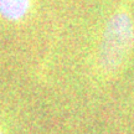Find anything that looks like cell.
<instances>
[{"label": "cell", "mask_w": 134, "mask_h": 134, "mask_svg": "<svg viewBox=\"0 0 134 134\" xmlns=\"http://www.w3.org/2000/svg\"><path fill=\"white\" fill-rule=\"evenodd\" d=\"M134 48V18L130 5L119 4L105 20L98 45V65L104 73H114Z\"/></svg>", "instance_id": "1"}, {"label": "cell", "mask_w": 134, "mask_h": 134, "mask_svg": "<svg viewBox=\"0 0 134 134\" xmlns=\"http://www.w3.org/2000/svg\"><path fill=\"white\" fill-rule=\"evenodd\" d=\"M32 9V0H0V16L8 21H21Z\"/></svg>", "instance_id": "2"}]
</instances>
